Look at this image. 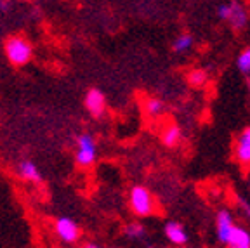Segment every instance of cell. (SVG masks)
Here are the masks:
<instances>
[{
  "label": "cell",
  "mask_w": 250,
  "mask_h": 248,
  "mask_svg": "<svg viewBox=\"0 0 250 248\" xmlns=\"http://www.w3.org/2000/svg\"><path fill=\"white\" fill-rule=\"evenodd\" d=\"M217 16L219 20L223 21H228V18H229V4H221L217 7Z\"/></svg>",
  "instance_id": "obj_18"
},
{
  "label": "cell",
  "mask_w": 250,
  "mask_h": 248,
  "mask_svg": "<svg viewBox=\"0 0 250 248\" xmlns=\"http://www.w3.org/2000/svg\"><path fill=\"white\" fill-rule=\"evenodd\" d=\"M83 248H103L101 245H98V243H85L83 245Z\"/></svg>",
  "instance_id": "obj_21"
},
{
  "label": "cell",
  "mask_w": 250,
  "mask_h": 248,
  "mask_svg": "<svg viewBox=\"0 0 250 248\" xmlns=\"http://www.w3.org/2000/svg\"><path fill=\"white\" fill-rule=\"evenodd\" d=\"M181 139H183V132H181L179 125L176 124H170L162 134V141L167 147H176L181 143Z\"/></svg>",
  "instance_id": "obj_12"
},
{
  "label": "cell",
  "mask_w": 250,
  "mask_h": 248,
  "mask_svg": "<svg viewBox=\"0 0 250 248\" xmlns=\"http://www.w3.org/2000/svg\"><path fill=\"white\" fill-rule=\"evenodd\" d=\"M12 9V0H0V12H9Z\"/></svg>",
  "instance_id": "obj_19"
},
{
  "label": "cell",
  "mask_w": 250,
  "mask_h": 248,
  "mask_svg": "<svg viewBox=\"0 0 250 248\" xmlns=\"http://www.w3.org/2000/svg\"><path fill=\"white\" fill-rule=\"evenodd\" d=\"M229 24L234 30H243L247 26V21H249V14H247V9L243 7V4L236 2V0H231L229 2V18H228Z\"/></svg>",
  "instance_id": "obj_9"
},
{
  "label": "cell",
  "mask_w": 250,
  "mask_h": 248,
  "mask_svg": "<svg viewBox=\"0 0 250 248\" xmlns=\"http://www.w3.org/2000/svg\"><path fill=\"white\" fill-rule=\"evenodd\" d=\"M236 64H238L240 73L250 75V47H247L245 51L238 56V61H236Z\"/></svg>",
  "instance_id": "obj_17"
},
{
  "label": "cell",
  "mask_w": 250,
  "mask_h": 248,
  "mask_svg": "<svg viewBox=\"0 0 250 248\" xmlns=\"http://www.w3.org/2000/svg\"><path fill=\"white\" fill-rule=\"evenodd\" d=\"M164 231H165V236H167V240L170 241V243L177 245V247H183V245L188 243L186 229H184L179 222H174V221L167 222Z\"/></svg>",
  "instance_id": "obj_10"
},
{
  "label": "cell",
  "mask_w": 250,
  "mask_h": 248,
  "mask_svg": "<svg viewBox=\"0 0 250 248\" xmlns=\"http://www.w3.org/2000/svg\"><path fill=\"white\" fill-rule=\"evenodd\" d=\"M234 156L240 165L250 167V127H245L240 132L236 146H234Z\"/></svg>",
  "instance_id": "obj_6"
},
{
  "label": "cell",
  "mask_w": 250,
  "mask_h": 248,
  "mask_svg": "<svg viewBox=\"0 0 250 248\" xmlns=\"http://www.w3.org/2000/svg\"><path fill=\"white\" fill-rule=\"evenodd\" d=\"M193 42H195V40H193V37L189 35V33H181V35L174 40V43H172V51L177 52V54L188 52L193 47Z\"/></svg>",
  "instance_id": "obj_15"
},
{
  "label": "cell",
  "mask_w": 250,
  "mask_h": 248,
  "mask_svg": "<svg viewBox=\"0 0 250 248\" xmlns=\"http://www.w3.org/2000/svg\"><path fill=\"white\" fill-rule=\"evenodd\" d=\"M54 233L64 243H75L80 238V227L70 217H59L54 222Z\"/></svg>",
  "instance_id": "obj_4"
},
{
  "label": "cell",
  "mask_w": 250,
  "mask_h": 248,
  "mask_svg": "<svg viewBox=\"0 0 250 248\" xmlns=\"http://www.w3.org/2000/svg\"><path fill=\"white\" fill-rule=\"evenodd\" d=\"M226 245L229 248H250V233L240 226H234Z\"/></svg>",
  "instance_id": "obj_11"
},
{
  "label": "cell",
  "mask_w": 250,
  "mask_h": 248,
  "mask_svg": "<svg viewBox=\"0 0 250 248\" xmlns=\"http://www.w3.org/2000/svg\"><path fill=\"white\" fill-rule=\"evenodd\" d=\"M83 104H85L87 111H89L94 118L103 117V113H104V109H106L104 94H103L99 89H90V90H87L85 99H83Z\"/></svg>",
  "instance_id": "obj_5"
},
{
  "label": "cell",
  "mask_w": 250,
  "mask_h": 248,
  "mask_svg": "<svg viewBox=\"0 0 250 248\" xmlns=\"http://www.w3.org/2000/svg\"><path fill=\"white\" fill-rule=\"evenodd\" d=\"M238 205H242V210L245 212L247 217L250 219V203H249V202H245L243 198H240V200H238Z\"/></svg>",
  "instance_id": "obj_20"
},
{
  "label": "cell",
  "mask_w": 250,
  "mask_h": 248,
  "mask_svg": "<svg viewBox=\"0 0 250 248\" xmlns=\"http://www.w3.org/2000/svg\"><path fill=\"white\" fill-rule=\"evenodd\" d=\"M165 109V104L162 99H158V97H146L145 99V113L148 115V117H160L162 113H164Z\"/></svg>",
  "instance_id": "obj_13"
},
{
  "label": "cell",
  "mask_w": 250,
  "mask_h": 248,
  "mask_svg": "<svg viewBox=\"0 0 250 248\" xmlns=\"http://www.w3.org/2000/svg\"><path fill=\"white\" fill-rule=\"evenodd\" d=\"M188 82H189L193 87H203L208 82V73L205 70H202V68H196V70L189 71Z\"/></svg>",
  "instance_id": "obj_16"
},
{
  "label": "cell",
  "mask_w": 250,
  "mask_h": 248,
  "mask_svg": "<svg viewBox=\"0 0 250 248\" xmlns=\"http://www.w3.org/2000/svg\"><path fill=\"white\" fill-rule=\"evenodd\" d=\"M125 236L129 238V240L134 241H139L146 236V226L141 224V222H130L129 226H125Z\"/></svg>",
  "instance_id": "obj_14"
},
{
  "label": "cell",
  "mask_w": 250,
  "mask_h": 248,
  "mask_svg": "<svg viewBox=\"0 0 250 248\" xmlns=\"http://www.w3.org/2000/svg\"><path fill=\"white\" fill-rule=\"evenodd\" d=\"M16 174L20 175L23 181H28V183H35V184L42 183V174H40L39 167L31 160H21L16 165Z\"/></svg>",
  "instance_id": "obj_8"
},
{
  "label": "cell",
  "mask_w": 250,
  "mask_h": 248,
  "mask_svg": "<svg viewBox=\"0 0 250 248\" xmlns=\"http://www.w3.org/2000/svg\"><path fill=\"white\" fill-rule=\"evenodd\" d=\"M233 227V215L228 210H221L215 217V231H217V240L223 245L228 243V238H229Z\"/></svg>",
  "instance_id": "obj_7"
},
{
  "label": "cell",
  "mask_w": 250,
  "mask_h": 248,
  "mask_svg": "<svg viewBox=\"0 0 250 248\" xmlns=\"http://www.w3.org/2000/svg\"><path fill=\"white\" fill-rule=\"evenodd\" d=\"M129 205L130 210L136 213L137 217H148L155 212V200L149 193L148 187L134 186L129 193Z\"/></svg>",
  "instance_id": "obj_2"
},
{
  "label": "cell",
  "mask_w": 250,
  "mask_h": 248,
  "mask_svg": "<svg viewBox=\"0 0 250 248\" xmlns=\"http://www.w3.org/2000/svg\"><path fill=\"white\" fill-rule=\"evenodd\" d=\"M4 52H5L7 61L11 62L12 66H24L33 58V45H31L24 37L12 35L5 40Z\"/></svg>",
  "instance_id": "obj_1"
},
{
  "label": "cell",
  "mask_w": 250,
  "mask_h": 248,
  "mask_svg": "<svg viewBox=\"0 0 250 248\" xmlns=\"http://www.w3.org/2000/svg\"><path fill=\"white\" fill-rule=\"evenodd\" d=\"M98 156V146L90 134H80L77 139V153H75V162L80 167H90L96 162Z\"/></svg>",
  "instance_id": "obj_3"
},
{
  "label": "cell",
  "mask_w": 250,
  "mask_h": 248,
  "mask_svg": "<svg viewBox=\"0 0 250 248\" xmlns=\"http://www.w3.org/2000/svg\"><path fill=\"white\" fill-rule=\"evenodd\" d=\"M148 248H162V247H153V245H149V247Z\"/></svg>",
  "instance_id": "obj_22"
}]
</instances>
